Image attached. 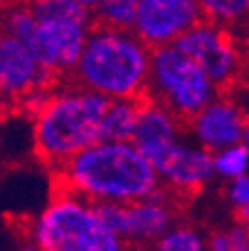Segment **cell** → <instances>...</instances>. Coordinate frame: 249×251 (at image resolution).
<instances>
[{"mask_svg":"<svg viewBox=\"0 0 249 251\" xmlns=\"http://www.w3.org/2000/svg\"><path fill=\"white\" fill-rule=\"evenodd\" d=\"M54 175L56 188L94 204L137 202L162 188L157 171L130 139L94 141L54 168Z\"/></svg>","mask_w":249,"mask_h":251,"instance_id":"1","label":"cell"},{"mask_svg":"<svg viewBox=\"0 0 249 251\" xmlns=\"http://www.w3.org/2000/svg\"><path fill=\"white\" fill-rule=\"evenodd\" d=\"M236 211H238L240 222H243V225H247V222H249V202L245 204V206H240V209H236Z\"/></svg>","mask_w":249,"mask_h":251,"instance_id":"24","label":"cell"},{"mask_svg":"<svg viewBox=\"0 0 249 251\" xmlns=\"http://www.w3.org/2000/svg\"><path fill=\"white\" fill-rule=\"evenodd\" d=\"M141 99H108L101 117V139L126 141L133 139Z\"/></svg>","mask_w":249,"mask_h":251,"instance_id":"14","label":"cell"},{"mask_svg":"<svg viewBox=\"0 0 249 251\" xmlns=\"http://www.w3.org/2000/svg\"><path fill=\"white\" fill-rule=\"evenodd\" d=\"M137 5H139V0H101L92 14L94 21L101 25L130 29L137 14Z\"/></svg>","mask_w":249,"mask_h":251,"instance_id":"18","label":"cell"},{"mask_svg":"<svg viewBox=\"0 0 249 251\" xmlns=\"http://www.w3.org/2000/svg\"><path fill=\"white\" fill-rule=\"evenodd\" d=\"M11 103L7 99H2V97H0V128H2V124H5L7 121V117H9V112H11Z\"/></svg>","mask_w":249,"mask_h":251,"instance_id":"23","label":"cell"},{"mask_svg":"<svg viewBox=\"0 0 249 251\" xmlns=\"http://www.w3.org/2000/svg\"><path fill=\"white\" fill-rule=\"evenodd\" d=\"M61 81L43 68L31 50L16 36L0 29V97L14 103L23 94Z\"/></svg>","mask_w":249,"mask_h":251,"instance_id":"11","label":"cell"},{"mask_svg":"<svg viewBox=\"0 0 249 251\" xmlns=\"http://www.w3.org/2000/svg\"><path fill=\"white\" fill-rule=\"evenodd\" d=\"M94 23L77 0H11L0 9V29L25 43L56 78L70 76Z\"/></svg>","mask_w":249,"mask_h":251,"instance_id":"2","label":"cell"},{"mask_svg":"<svg viewBox=\"0 0 249 251\" xmlns=\"http://www.w3.org/2000/svg\"><path fill=\"white\" fill-rule=\"evenodd\" d=\"M184 135H187V121H182L175 112H171L166 105L157 103L155 99H148V97L139 101L135 132L130 141L144 152L146 159L155 155L160 148H164L166 144Z\"/></svg>","mask_w":249,"mask_h":251,"instance_id":"13","label":"cell"},{"mask_svg":"<svg viewBox=\"0 0 249 251\" xmlns=\"http://www.w3.org/2000/svg\"><path fill=\"white\" fill-rule=\"evenodd\" d=\"M213 171L220 179H236L240 175H247L249 171V146L245 141L224 146L213 152Z\"/></svg>","mask_w":249,"mask_h":251,"instance_id":"17","label":"cell"},{"mask_svg":"<svg viewBox=\"0 0 249 251\" xmlns=\"http://www.w3.org/2000/svg\"><path fill=\"white\" fill-rule=\"evenodd\" d=\"M151 52L133 29L94 23L68 78L106 99H144Z\"/></svg>","mask_w":249,"mask_h":251,"instance_id":"3","label":"cell"},{"mask_svg":"<svg viewBox=\"0 0 249 251\" xmlns=\"http://www.w3.org/2000/svg\"><path fill=\"white\" fill-rule=\"evenodd\" d=\"M151 251H207V238L189 222H175L151 242Z\"/></svg>","mask_w":249,"mask_h":251,"instance_id":"15","label":"cell"},{"mask_svg":"<svg viewBox=\"0 0 249 251\" xmlns=\"http://www.w3.org/2000/svg\"><path fill=\"white\" fill-rule=\"evenodd\" d=\"M227 200L234 209H240V206H245L249 202V175H240L236 179H229Z\"/></svg>","mask_w":249,"mask_h":251,"instance_id":"19","label":"cell"},{"mask_svg":"<svg viewBox=\"0 0 249 251\" xmlns=\"http://www.w3.org/2000/svg\"><path fill=\"white\" fill-rule=\"evenodd\" d=\"M106 226L97 215V204L56 188L41 211L27 222V242L45 251H85Z\"/></svg>","mask_w":249,"mask_h":251,"instance_id":"6","label":"cell"},{"mask_svg":"<svg viewBox=\"0 0 249 251\" xmlns=\"http://www.w3.org/2000/svg\"><path fill=\"white\" fill-rule=\"evenodd\" d=\"M177 202L175 195L160 188L137 202H101L97 204V215L106 229L121 235L128 245H151L177 222Z\"/></svg>","mask_w":249,"mask_h":251,"instance_id":"7","label":"cell"},{"mask_svg":"<svg viewBox=\"0 0 249 251\" xmlns=\"http://www.w3.org/2000/svg\"><path fill=\"white\" fill-rule=\"evenodd\" d=\"M197 5L207 21L229 29L249 21V0H197Z\"/></svg>","mask_w":249,"mask_h":251,"instance_id":"16","label":"cell"},{"mask_svg":"<svg viewBox=\"0 0 249 251\" xmlns=\"http://www.w3.org/2000/svg\"><path fill=\"white\" fill-rule=\"evenodd\" d=\"M173 45L191 56L209 74L218 90L234 85L240 76L243 54L229 27L202 18L189 31H184Z\"/></svg>","mask_w":249,"mask_h":251,"instance_id":"8","label":"cell"},{"mask_svg":"<svg viewBox=\"0 0 249 251\" xmlns=\"http://www.w3.org/2000/svg\"><path fill=\"white\" fill-rule=\"evenodd\" d=\"M108 99L70 78L56 81L52 97L31 117V146L45 166L58 168L72 155L101 139Z\"/></svg>","mask_w":249,"mask_h":251,"instance_id":"4","label":"cell"},{"mask_svg":"<svg viewBox=\"0 0 249 251\" xmlns=\"http://www.w3.org/2000/svg\"><path fill=\"white\" fill-rule=\"evenodd\" d=\"M229 242H231V251H249V235L245 225H236L227 231Z\"/></svg>","mask_w":249,"mask_h":251,"instance_id":"21","label":"cell"},{"mask_svg":"<svg viewBox=\"0 0 249 251\" xmlns=\"http://www.w3.org/2000/svg\"><path fill=\"white\" fill-rule=\"evenodd\" d=\"M245 117L247 115L234 99L218 92L187 121V135L202 148L216 152L245 141Z\"/></svg>","mask_w":249,"mask_h":251,"instance_id":"12","label":"cell"},{"mask_svg":"<svg viewBox=\"0 0 249 251\" xmlns=\"http://www.w3.org/2000/svg\"><path fill=\"white\" fill-rule=\"evenodd\" d=\"M209 74L175 45L155 47L151 52V72L146 97L189 121L218 94Z\"/></svg>","mask_w":249,"mask_h":251,"instance_id":"5","label":"cell"},{"mask_svg":"<svg viewBox=\"0 0 249 251\" xmlns=\"http://www.w3.org/2000/svg\"><path fill=\"white\" fill-rule=\"evenodd\" d=\"M207 251H231L227 231H213L207 238Z\"/></svg>","mask_w":249,"mask_h":251,"instance_id":"22","label":"cell"},{"mask_svg":"<svg viewBox=\"0 0 249 251\" xmlns=\"http://www.w3.org/2000/svg\"><path fill=\"white\" fill-rule=\"evenodd\" d=\"M202 18L197 0H139L130 29L151 50H155L173 45Z\"/></svg>","mask_w":249,"mask_h":251,"instance_id":"10","label":"cell"},{"mask_svg":"<svg viewBox=\"0 0 249 251\" xmlns=\"http://www.w3.org/2000/svg\"><path fill=\"white\" fill-rule=\"evenodd\" d=\"M77 2H79V5H83V7H85V9L94 11V9H97V5H99V2H101V0H77Z\"/></svg>","mask_w":249,"mask_h":251,"instance_id":"25","label":"cell"},{"mask_svg":"<svg viewBox=\"0 0 249 251\" xmlns=\"http://www.w3.org/2000/svg\"><path fill=\"white\" fill-rule=\"evenodd\" d=\"M148 162L157 171L162 188L177 200L197 195L216 177L213 152L195 144L189 135L166 144L148 157Z\"/></svg>","mask_w":249,"mask_h":251,"instance_id":"9","label":"cell"},{"mask_svg":"<svg viewBox=\"0 0 249 251\" xmlns=\"http://www.w3.org/2000/svg\"><path fill=\"white\" fill-rule=\"evenodd\" d=\"M85 251H128V242H126L121 235L114 233V231L104 229L97 235V240Z\"/></svg>","mask_w":249,"mask_h":251,"instance_id":"20","label":"cell"},{"mask_svg":"<svg viewBox=\"0 0 249 251\" xmlns=\"http://www.w3.org/2000/svg\"><path fill=\"white\" fill-rule=\"evenodd\" d=\"M245 144L249 146V115L245 117Z\"/></svg>","mask_w":249,"mask_h":251,"instance_id":"27","label":"cell"},{"mask_svg":"<svg viewBox=\"0 0 249 251\" xmlns=\"http://www.w3.org/2000/svg\"><path fill=\"white\" fill-rule=\"evenodd\" d=\"M18 251H45V249H41V247H36V245H31V242H25V245H23Z\"/></svg>","mask_w":249,"mask_h":251,"instance_id":"26","label":"cell"}]
</instances>
